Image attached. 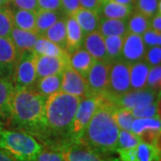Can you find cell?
Masks as SVG:
<instances>
[{
    "label": "cell",
    "mask_w": 161,
    "mask_h": 161,
    "mask_svg": "<svg viewBox=\"0 0 161 161\" xmlns=\"http://www.w3.org/2000/svg\"><path fill=\"white\" fill-rule=\"evenodd\" d=\"M110 66V63L95 60L86 77L92 95H103L106 93L108 85Z\"/></svg>",
    "instance_id": "obj_11"
},
{
    "label": "cell",
    "mask_w": 161,
    "mask_h": 161,
    "mask_svg": "<svg viewBox=\"0 0 161 161\" xmlns=\"http://www.w3.org/2000/svg\"><path fill=\"white\" fill-rule=\"evenodd\" d=\"M133 10L150 19L158 12L161 11L160 0H135Z\"/></svg>",
    "instance_id": "obj_33"
},
{
    "label": "cell",
    "mask_w": 161,
    "mask_h": 161,
    "mask_svg": "<svg viewBox=\"0 0 161 161\" xmlns=\"http://www.w3.org/2000/svg\"><path fill=\"white\" fill-rule=\"evenodd\" d=\"M40 37V35L36 32L24 31L16 27H14L10 35V39L16 47L18 56L24 51H32L35 43Z\"/></svg>",
    "instance_id": "obj_21"
},
{
    "label": "cell",
    "mask_w": 161,
    "mask_h": 161,
    "mask_svg": "<svg viewBox=\"0 0 161 161\" xmlns=\"http://www.w3.org/2000/svg\"><path fill=\"white\" fill-rule=\"evenodd\" d=\"M83 98L58 92L47 98L46 122L48 141L46 146L57 150L60 145L69 142V132L76 110Z\"/></svg>",
    "instance_id": "obj_2"
},
{
    "label": "cell",
    "mask_w": 161,
    "mask_h": 161,
    "mask_svg": "<svg viewBox=\"0 0 161 161\" xmlns=\"http://www.w3.org/2000/svg\"><path fill=\"white\" fill-rule=\"evenodd\" d=\"M114 115H115V122L119 127V129L125 130V131H131L132 121L135 118L132 115L131 110L124 108L115 107Z\"/></svg>",
    "instance_id": "obj_35"
},
{
    "label": "cell",
    "mask_w": 161,
    "mask_h": 161,
    "mask_svg": "<svg viewBox=\"0 0 161 161\" xmlns=\"http://www.w3.org/2000/svg\"><path fill=\"white\" fill-rule=\"evenodd\" d=\"M102 161H122L120 160L119 158H103V160Z\"/></svg>",
    "instance_id": "obj_49"
},
{
    "label": "cell",
    "mask_w": 161,
    "mask_h": 161,
    "mask_svg": "<svg viewBox=\"0 0 161 161\" xmlns=\"http://www.w3.org/2000/svg\"><path fill=\"white\" fill-rule=\"evenodd\" d=\"M131 132L138 135L142 142L160 146V115L147 118H134Z\"/></svg>",
    "instance_id": "obj_8"
},
{
    "label": "cell",
    "mask_w": 161,
    "mask_h": 161,
    "mask_svg": "<svg viewBox=\"0 0 161 161\" xmlns=\"http://www.w3.org/2000/svg\"><path fill=\"white\" fill-rule=\"evenodd\" d=\"M146 52L142 37L141 35L128 32L124 39L121 59L129 64L143 60Z\"/></svg>",
    "instance_id": "obj_15"
},
{
    "label": "cell",
    "mask_w": 161,
    "mask_h": 161,
    "mask_svg": "<svg viewBox=\"0 0 161 161\" xmlns=\"http://www.w3.org/2000/svg\"><path fill=\"white\" fill-rule=\"evenodd\" d=\"M61 84H62V73L58 75H48L38 79L35 83V91L40 94L49 97L50 95L61 92Z\"/></svg>",
    "instance_id": "obj_27"
},
{
    "label": "cell",
    "mask_w": 161,
    "mask_h": 161,
    "mask_svg": "<svg viewBox=\"0 0 161 161\" xmlns=\"http://www.w3.org/2000/svg\"><path fill=\"white\" fill-rule=\"evenodd\" d=\"M39 9L47 11H61V0H38Z\"/></svg>",
    "instance_id": "obj_44"
},
{
    "label": "cell",
    "mask_w": 161,
    "mask_h": 161,
    "mask_svg": "<svg viewBox=\"0 0 161 161\" xmlns=\"http://www.w3.org/2000/svg\"><path fill=\"white\" fill-rule=\"evenodd\" d=\"M104 101L101 95H92L83 98L78 105L69 132L70 141H79L92 115Z\"/></svg>",
    "instance_id": "obj_5"
},
{
    "label": "cell",
    "mask_w": 161,
    "mask_h": 161,
    "mask_svg": "<svg viewBox=\"0 0 161 161\" xmlns=\"http://www.w3.org/2000/svg\"><path fill=\"white\" fill-rule=\"evenodd\" d=\"M142 37L146 48L151 47L161 46V32H158L150 28L142 35Z\"/></svg>",
    "instance_id": "obj_40"
},
{
    "label": "cell",
    "mask_w": 161,
    "mask_h": 161,
    "mask_svg": "<svg viewBox=\"0 0 161 161\" xmlns=\"http://www.w3.org/2000/svg\"><path fill=\"white\" fill-rule=\"evenodd\" d=\"M144 61L151 66L160 65L161 63V47L160 46L151 47L146 48Z\"/></svg>",
    "instance_id": "obj_39"
},
{
    "label": "cell",
    "mask_w": 161,
    "mask_h": 161,
    "mask_svg": "<svg viewBox=\"0 0 161 161\" xmlns=\"http://www.w3.org/2000/svg\"><path fill=\"white\" fill-rule=\"evenodd\" d=\"M150 29L161 32V14L158 12L154 16L150 18Z\"/></svg>",
    "instance_id": "obj_46"
},
{
    "label": "cell",
    "mask_w": 161,
    "mask_h": 161,
    "mask_svg": "<svg viewBox=\"0 0 161 161\" xmlns=\"http://www.w3.org/2000/svg\"><path fill=\"white\" fill-rule=\"evenodd\" d=\"M81 47L86 49L95 60L109 63L107 56L105 39L98 31H94L85 35Z\"/></svg>",
    "instance_id": "obj_17"
},
{
    "label": "cell",
    "mask_w": 161,
    "mask_h": 161,
    "mask_svg": "<svg viewBox=\"0 0 161 161\" xmlns=\"http://www.w3.org/2000/svg\"><path fill=\"white\" fill-rule=\"evenodd\" d=\"M80 7L79 0H61V11L65 16H73Z\"/></svg>",
    "instance_id": "obj_42"
},
{
    "label": "cell",
    "mask_w": 161,
    "mask_h": 161,
    "mask_svg": "<svg viewBox=\"0 0 161 161\" xmlns=\"http://www.w3.org/2000/svg\"><path fill=\"white\" fill-rule=\"evenodd\" d=\"M64 14L60 11H47L39 9L36 12V32L40 36H43L54 23L61 18Z\"/></svg>",
    "instance_id": "obj_29"
},
{
    "label": "cell",
    "mask_w": 161,
    "mask_h": 161,
    "mask_svg": "<svg viewBox=\"0 0 161 161\" xmlns=\"http://www.w3.org/2000/svg\"><path fill=\"white\" fill-rule=\"evenodd\" d=\"M0 161H15L6 151L0 150Z\"/></svg>",
    "instance_id": "obj_47"
},
{
    "label": "cell",
    "mask_w": 161,
    "mask_h": 161,
    "mask_svg": "<svg viewBox=\"0 0 161 161\" xmlns=\"http://www.w3.org/2000/svg\"><path fill=\"white\" fill-rule=\"evenodd\" d=\"M3 126H4V123H2V122L0 121V130L4 128V127H3Z\"/></svg>",
    "instance_id": "obj_51"
},
{
    "label": "cell",
    "mask_w": 161,
    "mask_h": 161,
    "mask_svg": "<svg viewBox=\"0 0 161 161\" xmlns=\"http://www.w3.org/2000/svg\"><path fill=\"white\" fill-rule=\"evenodd\" d=\"M42 37L50 40L64 50L66 45V16L63 15L59 18L49 29L47 30Z\"/></svg>",
    "instance_id": "obj_26"
},
{
    "label": "cell",
    "mask_w": 161,
    "mask_h": 161,
    "mask_svg": "<svg viewBox=\"0 0 161 161\" xmlns=\"http://www.w3.org/2000/svg\"><path fill=\"white\" fill-rule=\"evenodd\" d=\"M18 57L16 47L11 39L0 37V77L5 78V74L13 77Z\"/></svg>",
    "instance_id": "obj_16"
},
{
    "label": "cell",
    "mask_w": 161,
    "mask_h": 161,
    "mask_svg": "<svg viewBox=\"0 0 161 161\" xmlns=\"http://www.w3.org/2000/svg\"><path fill=\"white\" fill-rule=\"evenodd\" d=\"M73 17L80 25L84 36L94 31H98L99 16L96 12L80 7L78 11L75 12Z\"/></svg>",
    "instance_id": "obj_23"
},
{
    "label": "cell",
    "mask_w": 161,
    "mask_h": 161,
    "mask_svg": "<svg viewBox=\"0 0 161 161\" xmlns=\"http://www.w3.org/2000/svg\"><path fill=\"white\" fill-rule=\"evenodd\" d=\"M114 1L119 3V4H122V5H125V6H134V3H135V0H114Z\"/></svg>",
    "instance_id": "obj_48"
},
{
    "label": "cell",
    "mask_w": 161,
    "mask_h": 161,
    "mask_svg": "<svg viewBox=\"0 0 161 161\" xmlns=\"http://www.w3.org/2000/svg\"><path fill=\"white\" fill-rule=\"evenodd\" d=\"M7 5L6 0H0V7H3V6H6Z\"/></svg>",
    "instance_id": "obj_50"
},
{
    "label": "cell",
    "mask_w": 161,
    "mask_h": 161,
    "mask_svg": "<svg viewBox=\"0 0 161 161\" xmlns=\"http://www.w3.org/2000/svg\"><path fill=\"white\" fill-rule=\"evenodd\" d=\"M115 106L104 98L79 140L103 158L115 152L117 146L120 129L115 122Z\"/></svg>",
    "instance_id": "obj_3"
},
{
    "label": "cell",
    "mask_w": 161,
    "mask_h": 161,
    "mask_svg": "<svg viewBox=\"0 0 161 161\" xmlns=\"http://www.w3.org/2000/svg\"><path fill=\"white\" fill-rule=\"evenodd\" d=\"M142 142L138 135L134 134L131 131L120 130L117 140L116 149H126L137 146Z\"/></svg>",
    "instance_id": "obj_37"
},
{
    "label": "cell",
    "mask_w": 161,
    "mask_h": 161,
    "mask_svg": "<svg viewBox=\"0 0 161 161\" xmlns=\"http://www.w3.org/2000/svg\"><path fill=\"white\" fill-rule=\"evenodd\" d=\"M6 3L8 4V3H10V1H11V0H6Z\"/></svg>",
    "instance_id": "obj_52"
},
{
    "label": "cell",
    "mask_w": 161,
    "mask_h": 161,
    "mask_svg": "<svg viewBox=\"0 0 161 161\" xmlns=\"http://www.w3.org/2000/svg\"><path fill=\"white\" fill-rule=\"evenodd\" d=\"M101 0H79L80 6L88 10L98 12Z\"/></svg>",
    "instance_id": "obj_45"
},
{
    "label": "cell",
    "mask_w": 161,
    "mask_h": 161,
    "mask_svg": "<svg viewBox=\"0 0 161 161\" xmlns=\"http://www.w3.org/2000/svg\"><path fill=\"white\" fill-rule=\"evenodd\" d=\"M10 3L17 9H24L37 12L39 10L38 0H11Z\"/></svg>",
    "instance_id": "obj_43"
},
{
    "label": "cell",
    "mask_w": 161,
    "mask_h": 161,
    "mask_svg": "<svg viewBox=\"0 0 161 161\" xmlns=\"http://www.w3.org/2000/svg\"><path fill=\"white\" fill-rule=\"evenodd\" d=\"M32 51L36 55H43L49 57H63L67 53L63 50L58 45L51 42L50 40H47L46 38L40 36L35 43Z\"/></svg>",
    "instance_id": "obj_31"
},
{
    "label": "cell",
    "mask_w": 161,
    "mask_h": 161,
    "mask_svg": "<svg viewBox=\"0 0 161 161\" xmlns=\"http://www.w3.org/2000/svg\"><path fill=\"white\" fill-rule=\"evenodd\" d=\"M35 61L36 54L33 51H24L18 57L12 77L14 87L34 89L37 81Z\"/></svg>",
    "instance_id": "obj_7"
},
{
    "label": "cell",
    "mask_w": 161,
    "mask_h": 161,
    "mask_svg": "<svg viewBox=\"0 0 161 161\" xmlns=\"http://www.w3.org/2000/svg\"><path fill=\"white\" fill-rule=\"evenodd\" d=\"M69 65V55L63 57H49L43 55H36V73L37 80L48 76L63 73V71Z\"/></svg>",
    "instance_id": "obj_14"
},
{
    "label": "cell",
    "mask_w": 161,
    "mask_h": 161,
    "mask_svg": "<svg viewBox=\"0 0 161 161\" xmlns=\"http://www.w3.org/2000/svg\"><path fill=\"white\" fill-rule=\"evenodd\" d=\"M133 11V6L122 5L114 0H101L97 14L100 18L127 20Z\"/></svg>",
    "instance_id": "obj_18"
},
{
    "label": "cell",
    "mask_w": 161,
    "mask_h": 161,
    "mask_svg": "<svg viewBox=\"0 0 161 161\" xmlns=\"http://www.w3.org/2000/svg\"><path fill=\"white\" fill-rule=\"evenodd\" d=\"M0 150L15 161H33L44 147L35 137L19 130H0Z\"/></svg>",
    "instance_id": "obj_4"
},
{
    "label": "cell",
    "mask_w": 161,
    "mask_h": 161,
    "mask_svg": "<svg viewBox=\"0 0 161 161\" xmlns=\"http://www.w3.org/2000/svg\"><path fill=\"white\" fill-rule=\"evenodd\" d=\"M47 97L32 88L14 87L12 98L9 125L14 129L27 132L46 145L48 133L46 122Z\"/></svg>",
    "instance_id": "obj_1"
},
{
    "label": "cell",
    "mask_w": 161,
    "mask_h": 161,
    "mask_svg": "<svg viewBox=\"0 0 161 161\" xmlns=\"http://www.w3.org/2000/svg\"><path fill=\"white\" fill-rule=\"evenodd\" d=\"M128 32L142 35L150 28V19L133 10L126 20Z\"/></svg>",
    "instance_id": "obj_30"
},
{
    "label": "cell",
    "mask_w": 161,
    "mask_h": 161,
    "mask_svg": "<svg viewBox=\"0 0 161 161\" xmlns=\"http://www.w3.org/2000/svg\"><path fill=\"white\" fill-rule=\"evenodd\" d=\"M150 66L144 60L130 65V86L131 90H143L146 88L147 77Z\"/></svg>",
    "instance_id": "obj_24"
},
{
    "label": "cell",
    "mask_w": 161,
    "mask_h": 161,
    "mask_svg": "<svg viewBox=\"0 0 161 161\" xmlns=\"http://www.w3.org/2000/svg\"><path fill=\"white\" fill-rule=\"evenodd\" d=\"M33 161H64L61 152L58 150H42Z\"/></svg>",
    "instance_id": "obj_41"
},
{
    "label": "cell",
    "mask_w": 161,
    "mask_h": 161,
    "mask_svg": "<svg viewBox=\"0 0 161 161\" xmlns=\"http://www.w3.org/2000/svg\"><path fill=\"white\" fill-rule=\"evenodd\" d=\"M14 27L13 12L10 8L0 7V37L10 38V35Z\"/></svg>",
    "instance_id": "obj_34"
},
{
    "label": "cell",
    "mask_w": 161,
    "mask_h": 161,
    "mask_svg": "<svg viewBox=\"0 0 161 161\" xmlns=\"http://www.w3.org/2000/svg\"><path fill=\"white\" fill-rule=\"evenodd\" d=\"M56 150L61 152L64 161H102L103 158L80 141H70Z\"/></svg>",
    "instance_id": "obj_10"
},
{
    "label": "cell",
    "mask_w": 161,
    "mask_h": 161,
    "mask_svg": "<svg viewBox=\"0 0 161 161\" xmlns=\"http://www.w3.org/2000/svg\"><path fill=\"white\" fill-rule=\"evenodd\" d=\"M161 87V66H151L148 74L146 88L157 92H160Z\"/></svg>",
    "instance_id": "obj_38"
},
{
    "label": "cell",
    "mask_w": 161,
    "mask_h": 161,
    "mask_svg": "<svg viewBox=\"0 0 161 161\" xmlns=\"http://www.w3.org/2000/svg\"><path fill=\"white\" fill-rule=\"evenodd\" d=\"M107 56L110 64L121 59L122 47L125 36H109L104 37Z\"/></svg>",
    "instance_id": "obj_32"
},
{
    "label": "cell",
    "mask_w": 161,
    "mask_h": 161,
    "mask_svg": "<svg viewBox=\"0 0 161 161\" xmlns=\"http://www.w3.org/2000/svg\"><path fill=\"white\" fill-rule=\"evenodd\" d=\"M159 95L160 92H154L148 88L137 91L130 90L119 97L113 98L109 102L117 108H124L132 110L136 107L149 105L159 100Z\"/></svg>",
    "instance_id": "obj_9"
},
{
    "label": "cell",
    "mask_w": 161,
    "mask_h": 161,
    "mask_svg": "<svg viewBox=\"0 0 161 161\" xmlns=\"http://www.w3.org/2000/svg\"><path fill=\"white\" fill-rule=\"evenodd\" d=\"M14 85L9 79L0 77V121L9 123L11 117L12 98Z\"/></svg>",
    "instance_id": "obj_19"
},
{
    "label": "cell",
    "mask_w": 161,
    "mask_h": 161,
    "mask_svg": "<svg viewBox=\"0 0 161 161\" xmlns=\"http://www.w3.org/2000/svg\"><path fill=\"white\" fill-rule=\"evenodd\" d=\"M98 31L103 35V37L125 36L128 33L126 20L99 17Z\"/></svg>",
    "instance_id": "obj_25"
},
{
    "label": "cell",
    "mask_w": 161,
    "mask_h": 161,
    "mask_svg": "<svg viewBox=\"0 0 161 161\" xmlns=\"http://www.w3.org/2000/svg\"><path fill=\"white\" fill-rule=\"evenodd\" d=\"M122 161H160V146L141 142L132 148L121 150Z\"/></svg>",
    "instance_id": "obj_13"
},
{
    "label": "cell",
    "mask_w": 161,
    "mask_h": 161,
    "mask_svg": "<svg viewBox=\"0 0 161 161\" xmlns=\"http://www.w3.org/2000/svg\"><path fill=\"white\" fill-rule=\"evenodd\" d=\"M94 62H95V59L92 58V55L83 47H80L69 55L70 66L73 67L76 72H78L85 79Z\"/></svg>",
    "instance_id": "obj_22"
},
{
    "label": "cell",
    "mask_w": 161,
    "mask_h": 161,
    "mask_svg": "<svg viewBox=\"0 0 161 161\" xmlns=\"http://www.w3.org/2000/svg\"><path fill=\"white\" fill-rule=\"evenodd\" d=\"M159 100L155 101L153 103L140 106L132 108V115L135 118H147V117H154L160 115V108H159Z\"/></svg>",
    "instance_id": "obj_36"
},
{
    "label": "cell",
    "mask_w": 161,
    "mask_h": 161,
    "mask_svg": "<svg viewBox=\"0 0 161 161\" xmlns=\"http://www.w3.org/2000/svg\"><path fill=\"white\" fill-rule=\"evenodd\" d=\"M61 92L80 98L92 96L86 79L71 67L70 64L62 73Z\"/></svg>",
    "instance_id": "obj_12"
},
{
    "label": "cell",
    "mask_w": 161,
    "mask_h": 161,
    "mask_svg": "<svg viewBox=\"0 0 161 161\" xmlns=\"http://www.w3.org/2000/svg\"><path fill=\"white\" fill-rule=\"evenodd\" d=\"M12 12L14 27L31 32H36V12L17 8L12 10Z\"/></svg>",
    "instance_id": "obj_28"
},
{
    "label": "cell",
    "mask_w": 161,
    "mask_h": 161,
    "mask_svg": "<svg viewBox=\"0 0 161 161\" xmlns=\"http://www.w3.org/2000/svg\"><path fill=\"white\" fill-rule=\"evenodd\" d=\"M130 65L124 60L119 59L111 64L108 85L103 98L109 102L131 90L130 86Z\"/></svg>",
    "instance_id": "obj_6"
},
{
    "label": "cell",
    "mask_w": 161,
    "mask_h": 161,
    "mask_svg": "<svg viewBox=\"0 0 161 161\" xmlns=\"http://www.w3.org/2000/svg\"><path fill=\"white\" fill-rule=\"evenodd\" d=\"M84 34L73 16H66V45L64 51L68 55L82 47Z\"/></svg>",
    "instance_id": "obj_20"
}]
</instances>
